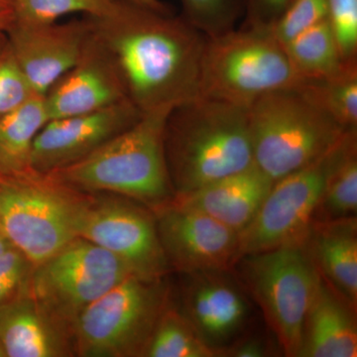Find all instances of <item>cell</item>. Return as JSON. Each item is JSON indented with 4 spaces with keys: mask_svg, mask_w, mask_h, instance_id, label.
I'll return each instance as SVG.
<instances>
[{
    "mask_svg": "<svg viewBox=\"0 0 357 357\" xmlns=\"http://www.w3.org/2000/svg\"><path fill=\"white\" fill-rule=\"evenodd\" d=\"M84 17L140 112L174 109L199 96L206 36L182 16L117 0L105 15Z\"/></svg>",
    "mask_w": 357,
    "mask_h": 357,
    "instance_id": "6da1fadb",
    "label": "cell"
},
{
    "mask_svg": "<svg viewBox=\"0 0 357 357\" xmlns=\"http://www.w3.org/2000/svg\"><path fill=\"white\" fill-rule=\"evenodd\" d=\"M248 109L198 96L171 110L164 146L175 196L255 165Z\"/></svg>",
    "mask_w": 357,
    "mask_h": 357,
    "instance_id": "7a4b0ae2",
    "label": "cell"
},
{
    "mask_svg": "<svg viewBox=\"0 0 357 357\" xmlns=\"http://www.w3.org/2000/svg\"><path fill=\"white\" fill-rule=\"evenodd\" d=\"M172 109L145 112L93 153L48 174L77 191L116 195L151 211L168 204L175 192L167 167L164 133Z\"/></svg>",
    "mask_w": 357,
    "mask_h": 357,
    "instance_id": "3957f363",
    "label": "cell"
},
{
    "mask_svg": "<svg viewBox=\"0 0 357 357\" xmlns=\"http://www.w3.org/2000/svg\"><path fill=\"white\" fill-rule=\"evenodd\" d=\"M88 197L32 169L0 175V230L37 266L79 237Z\"/></svg>",
    "mask_w": 357,
    "mask_h": 357,
    "instance_id": "277c9868",
    "label": "cell"
},
{
    "mask_svg": "<svg viewBox=\"0 0 357 357\" xmlns=\"http://www.w3.org/2000/svg\"><path fill=\"white\" fill-rule=\"evenodd\" d=\"M248 110L255 164L273 182L321 158L349 131L298 86L263 96Z\"/></svg>",
    "mask_w": 357,
    "mask_h": 357,
    "instance_id": "5b68a950",
    "label": "cell"
},
{
    "mask_svg": "<svg viewBox=\"0 0 357 357\" xmlns=\"http://www.w3.org/2000/svg\"><path fill=\"white\" fill-rule=\"evenodd\" d=\"M302 81L283 45L267 28L243 26L206 37L199 96L248 109L263 96Z\"/></svg>",
    "mask_w": 357,
    "mask_h": 357,
    "instance_id": "8992f818",
    "label": "cell"
},
{
    "mask_svg": "<svg viewBox=\"0 0 357 357\" xmlns=\"http://www.w3.org/2000/svg\"><path fill=\"white\" fill-rule=\"evenodd\" d=\"M304 239L241 256L232 268L288 357L299 356L305 319L319 279Z\"/></svg>",
    "mask_w": 357,
    "mask_h": 357,
    "instance_id": "52a82bcc",
    "label": "cell"
},
{
    "mask_svg": "<svg viewBox=\"0 0 357 357\" xmlns=\"http://www.w3.org/2000/svg\"><path fill=\"white\" fill-rule=\"evenodd\" d=\"M170 301L164 278L131 275L77 317L73 326L75 356L143 357Z\"/></svg>",
    "mask_w": 357,
    "mask_h": 357,
    "instance_id": "ba28073f",
    "label": "cell"
},
{
    "mask_svg": "<svg viewBox=\"0 0 357 357\" xmlns=\"http://www.w3.org/2000/svg\"><path fill=\"white\" fill-rule=\"evenodd\" d=\"M131 275L126 263L109 251L77 237L33 268L28 289L73 335L82 312Z\"/></svg>",
    "mask_w": 357,
    "mask_h": 357,
    "instance_id": "9c48e42d",
    "label": "cell"
},
{
    "mask_svg": "<svg viewBox=\"0 0 357 357\" xmlns=\"http://www.w3.org/2000/svg\"><path fill=\"white\" fill-rule=\"evenodd\" d=\"M79 237L109 251L140 278L162 279L170 272L153 213L132 199L89 194Z\"/></svg>",
    "mask_w": 357,
    "mask_h": 357,
    "instance_id": "30bf717a",
    "label": "cell"
},
{
    "mask_svg": "<svg viewBox=\"0 0 357 357\" xmlns=\"http://www.w3.org/2000/svg\"><path fill=\"white\" fill-rule=\"evenodd\" d=\"M337 144L309 165L275 181L255 218L238 234V259L306 237Z\"/></svg>",
    "mask_w": 357,
    "mask_h": 357,
    "instance_id": "8fae6325",
    "label": "cell"
},
{
    "mask_svg": "<svg viewBox=\"0 0 357 357\" xmlns=\"http://www.w3.org/2000/svg\"><path fill=\"white\" fill-rule=\"evenodd\" d=\"M152 213L170 269L181 274L232 271L238 260V232L172 201Z\"/></svg>",
    "mask_w": 357,
    "mask_h": 357,
    "instance_id": "7c38bea8",
    "label": "cell"
},
{
    "mask_svg": "<svg viewBox=\"0 0 357 357\" xmlns=\"http://www.w3.org/2000/svg\"><path fill=\"white\" fill-rule=\"evenodd\" d=\"M230 273L231 270L183 274L178 309L218 356L243 337L250 321L245 291Z\"/></svg>",
    "mask_w": 357,
    "mask_h": 357,
    "instance_id": "4fadbf2b",
    "label": "cell"
},
{
    "mask_svg": "<svg viewBox=\"0 0 357 357\" xmlns=\"http://www.w3.org/2000/svg\"><path fill=\"white\" fill-rule=\"evenodd\" d=\"M142 114L126 100L95 112L50 119L35 139L31 169L48 174L69 166L130 128Z\"/></svg>",
    "mask_w": 357,
    "mask_h": 357,
    "instance_id": "5bb4252c",
    "label": "cell"
},
{
    "mask_svg": "<svg viewBox=\"0 0 357 357\" xmlns=\"http://www.w3.org/2000/svg\"><path fill=\"white\" fill-rule=\"evenodd\" d=\"M89 33L88 21L83 17L43 24L13 21L6 36L35 91L44 96L76 64Z\"/></svg>",
    "mask_w": 357,
    "mask_h": 357,
    "instance_id": "9a60e30c",
    "label": "cell"
},
{
    "mask_svg": "<svg viewBox=\"0 0 357 357\" xmlns=\"http://www.w3.org/2000/svg\"><path fill=\"white\" fill-rule=\"evenodd\" d=\"M44 98L49 121L95 112L128 100L114 61L91 30L76 64L53 84Z\"/></svg>",
    "mask_w": 357,
    "mask_h": 357,
    "instance_id": "2e32d148",
    "label": "cell"
},
{
    "mask_svg": "<svg viewBox=\"0 0 357 357\" xmlns=\"http://www.w3.org/2000/svg\"><path fill=\"white\" fill-rule=\"evenodd\" d=\"M0 344L6 357L75 356L72 331L47 312L28 287L0 306Z\"/></svg>",
    "mask_w": 357,
    "mask_h": 357,
    "instance_id": "e0dca14e",
    "label": "cell"
},
{
    "mask_svg": "<svg viewBox=\"0 0 357 357\" xmlns=\"http://www.w3.org/2000/svg\"><path fill=\"white\" fill-rule=\"evenodd\" d=\"M273 183L255 164L194 191L177 195L172 202L204 213L239 234L255 218Z\"/></svg>",
    "mask_w": 357,
    "mask_h": 357,
    "instance_id": "ac0fdd59",
    "label": "cell"
},
{
    "mask_svg": "<svg viewBox=\"0 0 357 357\" xmlns=\"http://www.w3.org/2000/svg\"><path fill=\"white\" fill-rule=\"evenodd\" d=\"M304 243L321 280L356 311V217L314 220Z\"/></svg>",
    "mask_w": 357,
    "mask_h": 357,
    "instance_id": "d6986e66",
    "label": "cell"
},
{
    "mask_svg": "<svg viewBox=\"0 0 357 357\" xmlns=\"http://www.w3.org/2000/svg\"><path fill=\"white\" fill-rule=\"evenodd\" d=\"M356 311L321 280L312 295L298 357H356Z\"/></svg>",
    "mask_w": 357,
    "mask_h": 357,
    "instance_id": "ffe728a7",
    "label": "cell"
},
{
    "mask_svg": "<svg viewBox=\"0 0 357 357\" xmlns=\"http://www.w3.org/2000/svg\"><path fill=\"white\" fill-rule=\"evenodd\" d=\"M48 121L42 96H35L20 109L0 117V175L31 170L35 139Z\"/></svg>",
    "mask_w": 357,
    "mask_h": 357,
    "instance_id": "44dd1931",
    "label": "cell"
},
{
    "mask_svg": "<svg viewBox=\"0 0 357 357\" xmlns=\"http://www.w3.org/2000/svg\"><path fill=\"white\" fill-rule=\"evenodd\" d=\"M357 213V129L349 130L335 148L314 220L354 218Z\"/></svg>",
    "mask_w": 357,
    "mask_h": 357,
    "instance_id": "7402d4cb",
    "label": "cell"
},
{
    "mask_svg": "<svg viewBox=\"0 0 357 357\" xmlns=\"http://www.w3.org/2000/svg\"><path fill=\"white\" fill-rule=\"evenodd\" d=\"M289 60L302 79L333 76L347 63L328 20L321 21L283 45Z\"/></svg>",
    "mask_w": 357,
    "mask_h": 357,
    "instance_id": "603a6c76",
    "label": "cell"
},
{
    "mask_svg": "<svg viewBox=\"0 0 357 357\" xmlns=\"http://www.w3.org/2000/svg\"><path fill=\"white\" fill-rule=\"evenodd\" d=\"M300 91L344 130L357 129V61L333 76L303 79Z\"/></svg>",
    "mask_w": 357,
    "mask_h": 357,
    "instance_id": "cb8c5ba5",
    "label": "cell"
},
{
    "mask_svg": "<svg viewBox=\"0 0 357 357\" xmlns=\"http://www.w3.org/2000/svg\"><path fill=\"white\" fill-rule=\"evenodd\" d=\"M177 307L167 305L157 321L143 357H215Z\"/></svg>",
    "mask_w": 357,
    "mask_h": 357,
    "instance_id": "d4e9b609",
    "label": "cell"
},
{
    "mask_svg": "<svg viewBox=\"0 0 357 357\" xmlns=\"http://www.w3.org/2000/svg\"><path fill=\"white\" fill-rule=\"evenodd\" d=\"M117 0H13L14 21L26 24L57 22L63 16L83 13L98 17L114 9Z\"/></svg>",
    "mask_w": 357,
    "mask_h": 357,
    "instance_id": "484cf974",
    "label": "cell"
},
{
    "mask_svg": "<svg viewBox=\"0 0 357 357\" xmlns=\"http://www.w3.org/2000/svg\"><path fill=\"white\" fill-rule=\"evenodd\" d=\"M182 16L204 36L234 29L243 13V0H180Z\"/></svg>",
    "mask_w": 357,
    "mask_h": 357,
    "instance_id": "4316f807",
    "label": "cell"
},
{
    "mask_svg": "<svg viewBox=\"0 0 357 357\" xmlns=\"http://www.w3.org/2000/svg\"><path fill=\"white\" fill-rule=\"evenodd\" d=\"M7 43L0 50V117L38 96Z\"/></svg>",
    "mask_w": 357,
    "mask_h": 357,
    "instance_id": "83f0119b",
    "label": "cell"
},
{
    "mask_svg": "<svg viewBox=\"0 0 357 357\" xmlns=\"http://www.w3.org/2000/svg\"><path fill=\"white\" fill-rule=\"evenodd\" d=\"M326 20H328L326 0H293L270 30L282 45H285Z\"/></svg>",
    "mask_w": 357,
    "mask_h": 357,
    "instance_id": "f1b7e54d",
    "label": "cell"
},
{
    "mask_svg": "<svg viewBox=\"0 0 357 357\" xmlns=\"http://www.w3.org/2000/svg\"><path fill=\"white\" fill-rule=\"evenodd\" d=\"M328 21L345 63L357 61V0H326Z\"/></svg>",
    "mask_w": 357,
    "mask_h": 357,
    "instance_id": "f546056e",
    "label": "cell"
},
{
    "mask_svg": "<svg viewBox=\"0 0 357 357\" xmlns=\"http://www.w3.org/2000/svg\"><path fill=\"white\" fill-rule=\"evenodd\" d=\"M33 268L32 263L13 246L0 255V306L28 287Z\"/></svg>",
    "mask_w": 357,
    "mask_h": 357,
    "instance_id": "4dcf8cb0",
    "label": "cell"
},
{
    "mask_svg": "<svg viewBox=\"0 0 357 357\" xmlns=\"http://www.w3.org/2000/svg\"><path fill=\"white\" fill-rule=\"evenodd\" d=\"M293 0H243L248 27L270 29Z\"/></svg>",
    "mask_w": 357,
    "mask_h": 357,
    "instance_id": "1f68e13d",
    "label": "cell"
},
{
    "mask_svg": "<svg viewBox=\"0 0 357 357\" xmlns=\"http://www.w3.org/2000/svg\"><path fill=\"white\" fill-rule=\"evenodd\" d=\"M268 345L261 337H241L225 349L222 356L263 357L268 356Z\"/></svg>",
    "mask_w": 357,
    "mask_h": 357,
    "instance_id": "d6a6232c",
    "label": "cell"
},
{
    "mask_svg": "<svg viewBox=\"0 0 357 357\" xmlns=\"http://www.w3.org/2000/svg\"><path fill=\"white\" fill-rule=\"evenodd\" d=\"M13 21V0H0V34L6 33Z\"/></svg>",
    "mask_w": 357,
    "mask_h": 357,
    "instance_id": "836d02e7",
    "label": "cell"
},
{
    "mask_svg": "<svg viewBox=\"0 0 357 357\" xmlns=\"http://www.w3.org/2000/svg\"><path fill=\"white\" fill-rule=\"evenodd\" d=\"M134 3L140 4V6L149 7L155 10L161 11V13H173L172 8L168 4L164 3L161 0H129Z\"/></svg>",
    "mask_w": 357,
    "mask_h": 357,
    "instance_id": "e575fe53",
    "label": "cell"
},
{
    "mask_svg": "<svg viewBox=\"0 0 357 357\" xmlns=\"http://www.w3.org/2000/svg\"><path fill=\"white\" fill-rule=\"evenodd\" d=\"M11 246L13 245H11L8 241H7L6 237L4 236V234H2L1 230H0V255L6 252L7 249L11 248Z\"/></svg>",
    "mask_w": 357,
    "mask_h": 357,
    "instance_id": "d590c367",
    "label": "cell"
},
{
    "mask_svg": "<svg viewBox=\"0 0 357 357\" xmlns=\"http://www.w3.org/2000/svg\"><path fill=\"white\" fill-rule=\"evenodd\" d=\"M6 33H3V34H0V50H1L2 47H3V45L6 44Z\"/></svg>",
    "mask_w": 357,
    "mask_h": 357,
    "instance_id": "8d00e7d4",
    "label": "cell"
},
{
    "mask_svg": "<svg viewBox=\"0 0 357 357\" xmlns=\"http://www.w3.org/2000/svg\"><path fill=\"white\" fill-rule=\"evenodd\" d=\"M0 357H6V352L2 349L1 344H0Z\"/></svg>",
    "mask_w": 357,
    "mask_h": 357,
    "instance_id": "74e56055",
    "label": "cell"
}]
</instances>
